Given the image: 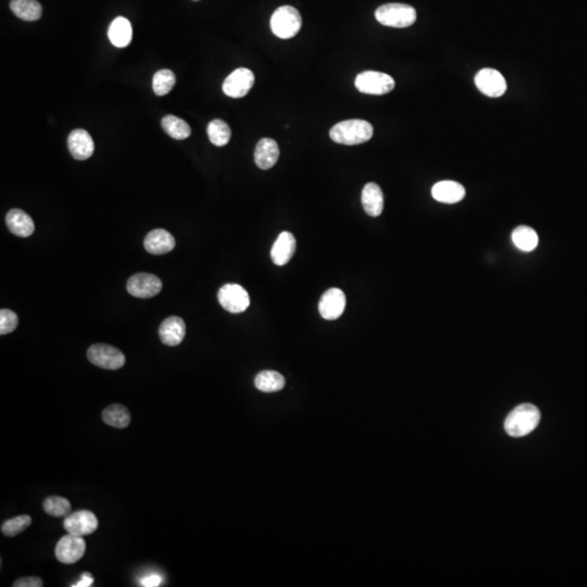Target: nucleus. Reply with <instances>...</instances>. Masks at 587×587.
Wrapping results in <instances>:
<instances>
[{"instance_id": "17", "label": "nucleus", "mask_w": 587, "mask_h": 587, "mask_svg": "<svg viewBox=\"0 0 587 587\" xmlns=\"http://www.w3.org/2000/svg\"><path fill=\"white\" fill-rule=\"evenodd\" d=\"M296 239L290 232H282L272 246L271 259L276 266H285L295 254Z\"/></svg>"}, {"instance_id": "32", "label": "nucleus", "mask_w": 587, "mask_h": 587, "mask_svg": "<svg viewBox=\"0 0 587 587\" xmlns=\"http://www.w3.org/2000/svg\"><path fill=\"white\" fill-rule=\"evenodd\" d=\"M19 324V318L16 312L9 309L0 310V334L6 335L13 332Z\"/></svg>"}, {"instance_id": "2", "label": "nucleus", "mask_w": 587, "mask_h": 587, "mask_svg": "<svg viewBox=\"0 0 587 587\" xmlns=\"http://www.w3.org/2000/svg\"><path fill=\"white\" fill-rule=\"evenodd\" d=\"M540 413L538 407L523 403L514 408L505 421V429L512 437H522L530 434L540 425Z\"/></svg>"}, {"instance_id": "5", "label": "nucleus", "mask_w": 587, "mask_h": 587, "mask_svg": "<svg viewBox=\"0 0 587 587\" xmlns=\"http://www.w3.org/2000/svg\"><path fill=\"white\" fill-rule=\"evenodd\" d=\"M357 90L363 94L385 95L395 88V80L382 72L364 71L355 81Z\"/></svg>"}, {"instance_id": "33", "label": "nucleus", "mask_w": 587, "mask_h": 587, "mask_svg": "<svg viewBox=\"0 0 587 587\" xmlns=\"http://www.w3.org/2000/svg\"><path fill=\"white\" fill-rule=\"evenodd\" d=\"M43 585V581L37 576H26L13 583L15 587H42Z\"/></svg>"}, {"instance_id": "31", "label": "nucleus", "mask_w": 587, "mask_h": 587, "mask_svg": "<svg viewBox=\"0 0 587 587\" xmlns=\"http://www.w3.org/2000/svg\"><path fill=\"white\" fill-rule=\"evenodd\" d=\"M32 523V518L28 514L16 516L12 519L7 520L1 524V533L8 538L19 535L23 530L29 528Z\"/></svg>"}, {"instance_id": "29", "label": "nucleus", "mask_w": 587, "mask_h": 587, "mask_svg": "<svg viewBox=\"0 0 587 587\" xmlns=\"http://www.w3.org/2000/svg\"><path fill=\"white\" fill-rule=\"evenodd\" d=\"M175 74L171 70H160L153 78V92L157 96H165L172 90L175 85Z\"/></svg>"}, {"instance_id": "15", "label": "nucleus", "mask_w": 587, "mask_h": 587, "mask_svg": "<svg viewBox=\"0 0 587 587\" xmlns=\"http://www.w3.org/2000/svg\"><path fill=\"white\" fill-rule=\"evenodd\" d=\"M186 334V326L179 316H169L159 328V338L167 346L174 347L181 344Z\"/></svg>"}, {"instance_id": "1", "label": "nucleus", "mask_w": 587, "mask_h": 587, "mask_svg": "<svg viewBox=\"0 0 587 587\" xmlns=\"http://www.w3.org/2000/svg\"><path fill=\"white\" fill-rule=\"evenodd\" d=\"M373 126L366 120L352 119L335 124L330 131V137L336 144L354 146L370 141Z\"/></svg>"}, {"instance_id": "24", "label": "nucleus", "mask_w": 587, "mask_h": 587, "mask_svg": "<svg viewBox=\"0 0 587 587\" xmlns=\"http://www.w3.org/2000/svg\"><path fill=\"white\" fill-rule=\"evenodd\" d=\"M102 420L109 427L125 429L131 423L130 411L120 403H114L105 409L102 413Z\"/></svg>"}, {"instance_id": "19", "label": "nucleus", "mask_w": 587, "mask_h": 587, "mask_svg": "<svg viewBox=\"0 0 587 587\" xmlns=\"http://www.w3.org/2000/svg\"><path fill=\"white\" fill-rule=\"evenodd\" d=\"M432 196L439 203H457L465 198L466 189L457 182L441 181L432 187Z\"/></svg>"}, {"instance_id": "26", "label": "nucleus", "mask_w": 587, "mask_h": 587, "mask_svg": "<svg viewBox=\"0 0 587 587\" xmlns=\"http://www.w3.org/2000/svg\"><path fill=\"white\" fill-rule=\"evenodd\" d=\"M163 131L172 138L182 141L191 136V126L183 119L175 116H165L161 121Z\"/></svg>"}, {"instance_id": "18", "label": "nucleus", "mask_w": 587, "mask_h": 587, "mask_svg": "<svg viewBox=\"0 0 587 587\" xmlns=\"http://www.w3.org/2000/svg\"><path fill=\"white\" fill-rule=\"evenodd\" d=\"M280 148L272 138H262L255 149V162L261 170H269L278 162Z\"/></svg>"}, {"instance_id": "28", "label": "nucleus", "mask_w": 587, "mask_h": 587, "mask_svg": "<svg viewBox=\"0 0 587 587\" xmlns=\"http://www.w3.org/2000/svg\"><path fill=\"white\" fill-rule=\"evenodd\" d=\"M512 242L523 251H532L538 245V235L532 227L521 225L512 232Z\"/></svg>"}, {"instance_id": "8", "label": "nucleus", "mask_w": 587, "mask_h": 587, "mask_svg": "<svg viewBox=\"0 0 587 587\" xmlns=\"http://www.w3.org/2000/svg\"><path fill=\"white\" fill-rule=\"evenodd\" d=\"M255 84V76L249 69H236L232 72L222 85V90L227 96L232 98H242L249 93Z\"/></svg>"}, {"instance_id": "12", "label": "nucleus", "mask_w": 587, "mask_h": 587, "mask_svg": "<svg viewBox=\"0 0 587 587\" xmlns=\"http://www.w3.org/2000/svg\"><path fill=\"white\" fill-rule=\"evenodd\" d=\"M64 528L68 533L73 535H90L98 528V520L92 511L80 510L66 516Z\"/></svg>"}, {"instance_id": "34", "label": "nucleus", "mask_w": 587, "mask_h": 587, "mask_svg": "<svg viewBox=\"0 0 587 587\" xmlns=\"http://www.w3.org/2000/svg\"><path fill=\"white\" fill-rule=\"evenodd\" d=\"M161 583H162V578H161L160 574H158V573H151L148 576H143L139 580V585L145 587L160 586Z\"/></svg>"}, {"instance_id": "9", "label": "nucleus", "mask_w": 587, "mask_h": 587, "mask_svg": "<svg viewBox=\"0 0 587 587\" xmlns=\"http://www.w3.org/2000/svg\"><path fill=\"white\" fill-rule=\"evenodd\" d=\"M85 550L86 542L83 536L69 533L56 545L54 554L61 564H73L82 559Z\"/></svg>"}, {"instance_id": "4", "label": "nucleus", "mask_w": 587, "mask_h": 587, "mask_svg": "<svg viewBox=\"0 0 587 587\" xmlns=\"http://www.w3.org/2000/svg\"><path fill=\"white\" fill-rule=\"evenodd\" d=\"M270 25L274 35L282 40H290L302 29V16L296 8L282 6L274 11Z\"/></svg>"}, {"instance_id": "16", "label": "nucleus", "mask_w": 587, "mask_h": 587, "mask_svg": "<svg viewBox=\"0 0 587 587\" xmlns=\"http://www.w3.org/2000/svg\"><path fill=\"white\" fill-rule=\"evenodd\" d=\"M145 249L153 255H165L174 249L175 239L172 234L163 229L153 230L144 239Z\"/></svg>"}, {"instance_id": "7", "label": "nucleus", "mask_w": 587, "mask_h": 587, "mask_svg": "<svg viewBox=\"0 0 587 587\" xmlns=\"http://www.w3.org/2000/svg\"><path fill=\"white\" fill-rule=\"evenodd\" d=\"M218 300L227 312L241 314L250 306L247 290L239 284H225L218 292Z\"/></svg>"}, {"instance_id": "27", "label": "nucleus", "mask_w": 587, "mask_h": 587, "mask_svg": "<svg viewBox=\"0 0 587 587\" xmlns=\"http://www.w3.org/2000/svg\"><path fill=\"white\" fill-rule=\"evenodd\" d=\"M208 137L215 146L222 147L229 144L232 132L229 124L221 119H215L208 124Z\"/></svg>"}, {"instance_id": "20", "label": "nucleus", "mask_w": 587, "mask_h": 587, "mask_svg": "<svg viewBox=\"0 0 587 587\" xmlns=\"http://www.w3.org/2000/svg\"><path fill=\"white\" fill-rule=\"evenodd\" d=\"M361 203L367 215L379 217L384 209V196L382 189L375 183H368L361 193Z\"/></svg>"}, {"instance_id": "10", "label": "nucleus", "mask_w": 587, "mask_h": 587, "mask_svg": "<svg viewBox=\"0 0 587 587\" xmlns=\"http://www.w3.org/2000/svg\"><path fill=\"white\" fill-rule=\"evenodd\" d=\"M126 290L136 298H151L158 295L162 290V282L158 276L150 273H137L131 276Z\"/></svg>"}, {"instance_id": "35", "label": "nucleus", "mask_w": 587, "mask_h": 587, "mask_svg": "<svg viewBox=\"0 0 587 587\" xmlns=\"http://www.w3.org/2000/svg\"><path fill=\"white\" fill-rule=\"evenodd\" d=\"M93 583H94V578H93L92 574L88 572L83 573L82 576H81V580L78 581V583L76 584L71 585L72 587H90L92 586Z\"/></svg>"}, {"instance_id": "22", "label": "nucleus", "mask_w": 587, "mask_h": 587, "mask_svg": "<svg viewBox=\"0 0 587 587\" xmlns=\"http://www.w3.org/2000/svg\"><path fill=\"white\" fill-rule=\"evenodd\" d=\"M132 25L128 19L118 17L109 26L108 37L111 44L118 48L130 45L132 40Z\"/></svg>"}, {"instance_id": "30", "label": "nucleus", "mask_w": 587, "mask_h": 587, "mask_svg": "<svg viewBox=\"0 0 587 587\" xmlns=\"http://www.w3.org/2000/svg\"><path fill=\"white\" fill-rule=\"evenodd\" d=\"M46 514L52 516H66L71 512V504L61 496H49L43 504Z\"/></svg>"}, {"instance_id": "3", "label": "nucleus", "mask_w": 587, "mask_h": 587, "mask_svg": "<svg viewBox=\"0 0 587 587\" xmlns=\"http://www.w3.org/2000/svg\"><path fill=\"white\" fill-rule=\"evenodd\" d=\"M375 19L383 25L405 29L415 23L417 11L413 6L406 4H386L377 8Z\"/></svg>"}, {"instance_id": "23", "label": "nucleus", "mask_w": 587, "mask_h": 587, "mask_svg": "<svg viewBox=\"0 0 587 587\" xmlns=\"http://www.w3.org/2000/svg\"><path fill=\"white\" fill-rule=\"evenodd\" d=\"M10 9L23 21H37L42 17V5L37 0H11Z\"/></svg>"}, {"instance_id": "21", "label": "nucleus", "mask_w": 587, "mask_h": 587, "mask_svg": "<svg viewBox=\"0 0 587 587\" xmlns=\"http://www.w3.org/2000/svg\"><path fill=\"white\" fill-rule=\"evenodd\" d=\"M6 223L8 229L20 237H29L35 231L33 220L21 209H12L7 213Z\"/></svg>"}, {"instance_id": "6", "label": "nucleus", "mask_w": 587, "mask_h": 587, "mask_svg": "<svg viewBox=\"0 0 587 587\" xmlns=\"http://www.w3.org/2000/svg\"><path fill=\"white\" fill-rule=\"evenodd\" d=\"M88 358L94 366L106 370H118L125 364L123 352L111 345H93L88 348Z\"/></svg>"}, {"instance_id": "25", "label": "nucleus", "mask_w": 587, "mask_h": 587, "mask_svg": "<svg viewBox=\"0 0 587 587\" xmlns=\"http://www.w3.org/2000/svg\"><path fill=\"white\" fill-rule=\"evenodd\" d=\"M255 386L263 393H274L285 386V379L276 371H262L255 377Z\"/></svg>"}, {"instance_id": "14", "label": "nucleus", "mask_w": 587, "mask_h": 587, "mask_svg": "<svg viewBox=\"0 0 587 587\" xmlns=\"http://www.w3.org/2000/svg\"><path fill=\"white\" fill-rule=\"evenodd\" d=\"M68 148L76 160H86L94 153V141L88 131L78 129L69 135Z\"/></svg>"}, {"instance_id": "11", "label": "nucleus", "mask_w": 587, "mask_h": 587, "mask_svg": "<svg viewBox=\"0 0 587 587\" xmlns=\"http://www.w3.org/2000/svg\"><path fill=\"white\" fill-rule=\"evenodd\" d=\"M474 82L482 94L492 97V98L502 97L507 90L505 78L495 69H482L481 71L475 76Z\"/></svg>"}, {"instance_id": "13", "label": "nucleus", "mask_w": 587, "mask_h": 587, "mask_svg": "<svg viewBox=\"0 0 587 587\" xmlns=\"http://www.w3.org/2000/svg\"><path fill=\"white\" fill-rule=\"evenodd\" d=\"M346 296L340 288H330L324 292L319 302V312L326 320H336L344 314Z\"/></svg>"}, {"instance_id": "36", "label": "nucleus", "mask_w": 587, "mask_h": 587, "mask_svg": "<svg viewBox=\"0 0 587 587\" xmlns=\"http://www.w3.org/2000/svg\"><path fill=\"white\" fill-rule=\"evenodd\" d=\"M194 1H199V0H194Z\"/></svg>"}]
</instances>
